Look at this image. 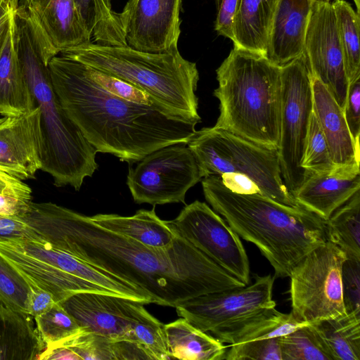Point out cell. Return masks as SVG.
<instances>
[{
    "label": "cell",
    "mask_w": 360,
    "mask_h": 360,
    "mask_svg": "<svg viewBox=\"0 0 360 360\" xmlns=\"http://www.w3.org/2000/svg\"><path fill=\"white\" fill-rule=\"evenodd\" d=\"M20 219L52 248L139 286L154 304L176 307L192 297L246 285L179 235L168 248H149L51 202L32 201Z\"/></svg>",
    "instance_id": "1"
},
{
    "label": "cell",
    "mask_w": 360,
    "mask_h": 360,
    "mask_svg": "<svg viewBox=\"0 0 360 360\" xmlns=\"http://www.w3.org/2000/svg\"><path fill=\"white\" fill-rule=\"evenodd\" d=\"M49 69L64 110L97 153L134 163L164 146L187 144L197 132V121L107 91L91 77L87 66L76 60L57 55Z\"/></svg>",
    "instance_id": "2"
},
{
    "label": "cell",
    "mask_w": 360,
    "mask_h": 360,
    "mask_svg": "<svg viewBox=\"0 0 360 360\" xmlns=\"http://www.w3.org/2000/svg\"><path fill=\"white\" fill-rule=\"evenodd\" d=\"M13 47L41 113L44 140L41 170L58 187L78 191L98 169L97 153L68 117L54 91L49 63L57 54L46 41L22 4L12 12Z\"/></svg>",
    "instance_id": "3"
},
{
    "label": "cell",
    "mask_w": 360,
    "mask_h": 360,
    "mask_svg": "<svg viewBox=\"0 0 360 360\" xmlns=\"http://www.w3.org/2000/svg\"><path fill=\"white\" fill-rule=\"evenodd\" d=\"M202 186L213 210L257 247L275 277H289L305 255L327 241L326 220L301 205H286L260 193L235 192L216 175L203 178Z\"/></svg>",
    "instance_id": "4"
},
{
    "label": "cell",
    "mask_w": 360,
    "mask_h": 360,
    "mask_svg": "<svg viewBox=\"0 0 360 360\" xmlns=\"http://www.w3.org/2000/svg\"><path fill=\"white\" fill-rule=\"evenodd\" d=\"M219 101L214 127L278 149L281 108V67L264 54L233 46L217 69Z\"/></svg>",
    "instance_id": "5"
},
{
    "label": "cell",
    "mask_w": 360,
    "mask_h": 360,
    "mask_svg": "<svg viewBox=\"0 0 360 360\" xmlns=\"http://www.w3.org/2000/svg\"><path fill=\"white\" fill-rule=\"evenodd\" d=\"M60 54L124 80L178 115L201 122L195 95L198 70L178 49L150 53L91 41Z\"/></svg>",
    "instance_id": "6"
},
{
    "label": "cell",
    "mask_w": 360,
    "mask_h": 360,
    "mask_svg": "<svg viewBox=\"0 0 360 360\" xmlns=\"http://www.w3.org/2000/svg\"><path fill=\"white\" fill-rule=\"evenodd\" d=\"M187 145L202 178L240 174L252 181L262 195L286 205H300L283 181L278 149L214 127L197 131Z\"/></svg>",
    "instance_id": "7"
},
{
    "label": "cell",
    "mask_w": 360,
    "mask_h": 360,
    "mask_svg": "<svg viewBox=\"0 0 360 360\" xmlns=\"http://www.w3.org/2000/svg\"><path fill=\"white\" fill-rule=\"evenodd\" d=\"M346 258L341 249L327 240L295 266L289 292L290 313L297 321L311 323L347 314L341 282Z\"/></svg>",
    "instance_id": "8"
},
{
    "label": "cell",
    "mask_w": 360,
    "mask_h": 360,
    "mask_svg": "<svg viewBox=\"0 0 360 360\" xmlns=\"http://www.w3.org/2000/svg\"><path fill=\"white\" fill-rule=\"evenodd\" d=\"M281 81L278 153L283 181L292 195L308 176L301 162L313 112L311 75L303 53L281 67Z\"/></svg>",
    "instance_id": "9"
},
{
    "label": "cell",
    "mask_w": 360,
    "mask_h": 360,
    "mask_svg": "<svg viewBox=\"0 0 360 360\" xmlns=\"http://www.w3.org/2000/svg\"><path fill=\"white\" fill-rule=\"evenodd\" d=\"M202 179L192 151L179 143L155 150L135 167L130 166L127 184L139 204L185 203L186 192Z\"/></svg>",
    "instance_id": "10"
},
{
    "label": "cell",
    "mask_w": 360,
    "mask_h": 360,
    "mask_svg": "<svg viewBox=\"0 0 360 360\" xmlns=\"http://www.w3.org/2000/svg\"><path fill=\"white\" fill-rule=\"evenodd\" d=\"M275 277L256 276L250 285L210 292L180 302L177 315L212 335L229 329L276 304L272 300Z\"/></svg>",
    "instance_id": "11"
},
{
    "label": "cell",
    "mask_w": 360,
    "mask_h": 360,
    "mask_svg": "<svg viewBox=\"0 0 360 360\" xmlns=\"http://www.w3.org/2000/svg\"><path fill=\"white\" fill-rule=\"evenodd\" d=\"M166 221L177 235L249 284L248 257L239 236L205 202L195 200L186 205L174 219Z\"/></svg>",
    "instance_id": "12"
},
{
    "label": "cell",
    "mask_w": 360,
    "mask_h": 360,
    "mask_svg": "<svg viewBox=\"0 0 360 360\" xmlns=\"http://www.w3.org/2000/svg\"><path fill=\"white\" fill-rule=\"evenodd\" d=\"M303 54L311 75L322 82L344 110L349 81L330 1L314 2Z\"/></svg>",
    "instance_id": "13"
},
{
    "label": "cell",
    "mask_w": 360,
    "mask_h": 360,
    "mask_svg": "<svg viewBox=\"0 0 360 360\" xmlns=\"http://www.w3.org/2000/svg\"><path fill=\"white\" fill-rule=\"evenodd\" d=\"M60 304L84 333L112 342L136 343L134 326L146 311L141 302L99 292L76 293Z\"/></svg>",
    "instance_id": "14"
},
{
    "label": "cell",
    "mask_w": 360,
    "mask_h": 360,
    "mask_svg": "<svg viewBox=\"0 0 360 360\" xmlns=\"http://www.w3.org/2000/svg\"><path fill=\"white\" fill-rule=\"evenodd\" d=\"M182 0H129L120 13L126 42L138 51L178 49Z\"/></svg>",
    "instance_id": "15"
},
{
    "label": "cell",
    "mask_w": 360,
    "mask_h": 360,
    "mask_svg": "<svg viewBox=\"0 0 360 360\" xmlns=\"http://www.w3.org/2000/svg\"><path fill=\"white\" fill-rule=\"evenodd\" d=\"M44 140L37 105L16 117L0 118V167L22 180L35 178L41 169Z\"/></svg>",
    "instance_id": "16"
},
{
    "label": "cell",
    "mask_w": 360,
    "mask_h": 360,
    "mask_svg": "<svg viewBox=\"0 0 360 360\" xmlns=\"http://www.w3.org/2000/svg\"><path fill=\"white\" fill-rule=\"evenodd\" d=\"M3 240L15 250L95 284L114 295L139 301L144 304L154 302L153 297L139 286L96 268L66 252L52 248L45 242L22 238Z\"/></svg>",
    "instance_id": "17"
},
{
    "label": "cell",
    "mask_w": 360,
    "mask_h": 360,
    "mask_svg": "<svg viewBox=\"0 0 360 360\" xmlns=\"http://www.w3.org/2000/svg\"><path fill=\"white\" fill-rule=\"evenodd\" d=\"M358 191L359 165H334L328 170L309 174L292 195L300 205L327 220Z\"/></svg>",
    "instance_id": "18"
},
{
    "label": "cell",
    "mask_w": 360,
    "mask_h": 360,
    "mask_svg": "<svg viewBox=\"0 0 360 360\" xmlns=\"http://www.w3.org/2000/svg\"><path fill=\"white\" fill-rule=\"evenodd\" d=\"M21 4L57 55L91 42L74 0H23Z\"/></svg>",
    "instance_id": "19"
},
{
    "label": "cell",
    "mask_w": 360,
    "mask_h": 360,
    "mask_svg": "<svg viewBox=\"0 0 360 360\" xmlns=\"http://www.w3.org/2000/svg\"><path fill=\"white\" fill-rule=\"evenodd\" d=\"M316 0H278L265 56L282 67L303 53L307 30Z\"/></svg>",
    "instance_id": "20"
},
{
    "label": "cell",
    "mask_w": 360,
    "mask_h": 360,
    "mask_svg": "<svg viewBox=\"0 0 360 360\" xmlns=\"http://www.w3.org/2000/svg\"><path fill=\"white\" fill-rule=\"evenodd\" d=\"M313 111L323 131L334 165H359V150L349 131L344 110L328 89L311 76Z\"/></svg>",
    "instance_id": "21"
},
{
    "label": "cell",
    "mask_w": 360,
    "mask_h": 360,
    "mask_svg": "<svg viewBox=\"0 0 360 360\" xmlns=\"http://www.w3.org/2000/svg\"><path fill=\"white\" fill-rule=\"evenodd\" d=\"M45 349L34 318L0 302V360H38Z\"/></svg>",
    "instance_id": "22"
},
{
    "label": "cell",
    "mask_w": 360,
    "mask_h": 360,
    "mask_svg": "<svg viewBox=\"0 0 360 360\" xmlns=\"http://www.w3.org/2000/svg\"><path fill=\"white\" fill-rule=\"evenodd\" d=\"M90 218L103 228L155 249L168 248L177 236L167 221L158 217L154 209L139 210L130 217L98 214Z\"/></svg>",
    "instance_id": "23"
},
{
    "label": "cell",
    "mask_w": 360,
    "mask_h": 360,
    "mask_svg": "<svg viewBox=\"0 0 360 360\" xmlns=\"http://www.w3.org/2000/svg\"><path fill=\"white\" fill-rule=\"evenodd\" d=\"M278 0H238L233 20V46L265 55Z\"/></svg>",
    "instance_id": "24"
},
{
    "label": "cell",
    "mask_w": 360,
    "mask_h": 360,
    "mask_svg": "<svg viewBox=\"0 0 360 360\" xmlns=\"http://www.w3.org/2000/svg\"><path fill=\"white\" fill-rule=\"evenodd\" d=\"M37 106L16 56L11 32L0 54V115L16 117Z\"/></svg>",
    "instance_id": "25"
},
{
    "label": "cell",
    "mask_w": 360,
    "mask_h": 360,
    "mask_svg": "<svg viewBox=\"0 0 360 360\" xmlns=\"http://www.w3.org/2000/svg\"><path fill=\"white\" fill-rule=\"evenodd\" d=\"M164 330L170 359H224L226 347L184 318L164 325Z\"/></svg>",
    "instance_id": "26"
},
{
    "label": "cell",
    "mask_w": 360,
    "mask_h": 360,
    "mask_svg": "<svg viewBox=\"0 0 360 360\" xmlns=\"http://www.w3.org/2000/svg\"><path fill=\"white\" fill-rule=\"evenodd\" d=\"M311 324L300 322L294 316L269 308L229 329L213 335L221 342L230 345L279 338Z\"/></svg>",
    "instance_id": "27"
},
{
    "label": "cell",
    "mask_w": 360,
    "mask_h": 360,
    "mask_svg": "<svg viewBox=\"0 0 360 360\" xmlns=\"http://www.w3.org/2000/svg\"><path fill=\"white\" fill-rule=\"evenodd\" d=\"M311 326L332 360H360V314H347Z\"/></svg>",
    "instance_id": "28"
},
{
    "label": "cell",
    "mask_w": 360,
    "mask_h": 360,
    "mask_svg": "<svg viewBox=\"0 0 360 360\" xmlns=\"http://www.w3.org/2000/svg\"><path fill=\"white\" fill-rule=\"evenodd\" d=\"M84 25L95 44L127 46L120 13L112 11L110 0H74Z\"/></svg>",
    "instance_id": "29"
},
{
    "label": "cell",
    "mask_w": 360,
    "mask_h": 360,
    "mask_svg": "<svg viewBox=\"0 0 360 360\" xmlns=\"http://www.w3.org/2000/svg\"><path fill=\"white\" fill-rule=\"evenodd\" d=\"M326 234L347 258L360 261V191L326 220Z\"/></svg>",
    "instance_id": "30"
},
{
    "label": "cell",
    "mask_w": 360,
    "mask_h": 360,
    "mask_svg": "<svg viewBox=\"0 0 360 360\" xmlns=\"http://www.w3.org/2000/svg\"><path fill=\"white\" fill-rule=\"evenodd\" d=\"M349 84L360 76L359 13L345 0L332 2Z\"/></svg>",
    "instance_id": "31"
},
{
    "label": "cell",
    "mask_w": 360,
    "mask_h": 360,
    "mask_svg": "<svg viewBox=\"0 0 360 360\" xmlns=\"http://www.w3.org/2000/svg\"><path fill=\"white\" fill-rule=\"evenodd\" d=\"M34 319L46 349L57 346L84 332L76 320L58 302Z\"/></svg>",
    "instance_id": "32"
},
{
    "label": "cell",
    "mask_w": 360,
    "mask_h": 360,
    "mask_svg": "<svg viewBox=\"0 0 360 360\" xmlns=\"http://www.w3.org/2000/svg\"><path fill=\"white\" fill-rule=\"evenodd\" d=\"M281 360H332L311 323L280 337Z\"/></svg>",
    "instance_id": "33"
},
{
    "label": "cell",
    "mask_w": 360,
    "mask_h": 360,
    "mask_svg": "<svg viewBox=\"0 0 360 360\" xmlns=\"http://www.w3.org/2000/svg\"><path fill=\"white\" fill-rule=\"evenodd\" d=\"M31 283L0 255V302L8 307L28 314Z\"/></svg>",
    "instance_id": "34"
},
{
    "label": "cell",
    "mask_w": 360,
    "mask_h": 360,
    "mask_svg": "<svg viewBox=\"0 0 360 360\" xmlns=\"http://www.w3.org/2000/svg\"><path fill=\"white\" fill-rule=\"evenodd\" d=\"M31 202L30 187L0 167V215L22 217Z\"/></svg>",
    "instance_id": "35"
},
{
    "label": "cell",
    "mask_w": 360,
    "mask_h": 360,
    "mask_svg": "<svg viewBox=\"0 0 360 360\" xmlns=\"http://www.w3.org/2000/svg\"><path fill=\"white\" fill-rule=\"evenodd\" d=\"M134 334L136 343L146 353L149 359H170L164 324L147 310L134 325Z\"/></svg>",
    "instance_id": "36"
},
{
    "label": "cell",
    "mask_w": 360,
    "mask_h": 360,
    "mask_svg": "<svg viewBox=\"0 0 360 360\" xmlns=\"http://www.w3.org/2000/svg\"><path fill=\"white\" fill-rule=\"evenodd\" d=\"M333 165L325 136L313 111L308 127L301 166L309 174L328 170Z\"/></svg>",
    "instance_id": "37"
},
{
    "label": "cell",
    "mask_w": 360,
    "mask_h": 360,
    "mask_svg": "<svg viewBox=\"0 0 360 360\" xmlns=\"http://www.w3.org/2000/svg\"><path fill=\"white\" fill-rule=\"evenodd\" d=\"M57 346L68 347L81 360H117L115 342L94 333L83 332Z\"/></svg>",
    "instance_id": "38"
},
{
    "label": "cell",
    "mask_w": 360,
    "mask_h": 360,
    "mask_svg": "<svg viewBox=\"0 0 360 360\" xmlns=\"http://www.w3.org/2000/svg\"><path fill=\"white\" fill-rule=\"evenodd\" d=\"M227 360H281L280 337L231 345Z\"/></svg>",
    "instance_id": "39"
},
{
    "label": "cell",
    "mask_w": 360,
    "mask_h": 360,
    "mask_svg": "<svg viewBox=\"0 0 360 360\" xmlns=\"http://www.w3.org/2000/svg\"><path fill=\"white\" fill-rule=\"evenodd\" d=\"M86 66L91 77L107 91L129 101L163 106L135 86L116 77Z\"/></svg>",
    "instance_id": "40"
},
{
    "label": "cell",
    "mask_w": 360,
    "mask_h": 360,
    "mask_svg": "<svg viewBox=\"0 0 360 360\" xmlns=\"http://www.w3.org/2000/svg\"><path fill=\"white\" fill-rule=\"evenodd\" d=\"M342 297L347 314H360V261L346 258L341 269Z\"/></svg>",
    "instance_id": "41"
},
{
    "label": "cell",
    "mask_w": 360,
    "mask_h": 360,
    "mask_svg": "<svg viewBox=\"0 0 360 360\" xmlns=\"http://www.w3.org/2000/svg\"><path fill=\"white\" fill-rule=\"evenodd\" d=\"M345 118L354 145L359 150L360 136V76L349 84Z\"/></svg>",
    "instance_id": "42"
},
{
    "label": "cell",
    "mask_w": 360,
    "mask_h": 360,
    "mask_svg": "<svg viewBox=\"0 0 360 360\" xmlns=\"http://www.w3.org/2000/svg\"><path fill=\"white\" fill-rule=\"evenodd\" d=\"M238 0H216L214 29L219 35L233 41V20Z\"/></svg>",
    "instance_id": "43"
},
{
    "label": "cell",
    "mask_w": 360,
    "mask_h": 360,
    "mask_svg": "<svg viewBox=\"0 0 360 360\" xmlns=\"http://www.w3.org/2000/svg\"><path fill=\"white\" fill-rule=\"evenodd\" d=\"M15 238L44 242L39 236L19 217L0 215V239Z\"/></svg>",
    "instance_id": "44"
},
{
    "label": "cell",
    "mask_w": 360,
    "mask_h": 360,
    "mask_svg": "<svg viewBox=\"0 0 360 360\" xmlns=\"http://www.w3.org/2000/svg\"><path fill=\"white\" fill-rule=\"evenodd\" d=\"M56 303L52 294L31 283L28 305L30 315L33 318L39 316L51 309Z\"/></svg>",
    "instance_id": "45"
},
{
    "label": "cell",
    "mask_w": 360,
    "mask_h": 360,
    "mask_svg": "<svg viewBox=\"0 0 360 360\" xmlns=\"http://www.w3.org/2000/svg\"><path fill=\"white\" fill-rule=\"evenodd\" d=\"M38 360H81L79 356L66 346L46 348Z\"/></svg>",
    "instance_id": "46"
},
{
    "label": "cell",
    "mask_w": 360,
    "mask_h": 360,
    "mask_svg": "<svg viewBox=\"0 0 360 360\" xmlns=\"http://www.w3.org/2000/svg\"><path fill=\"white\" fill-rule=\"evenodd\" d=\"M14 7L0 18V54L11 32L12 12Z\"/></svg>",
    "instance_id": "47"
},
{
    "label": "cell",
    "mask_w": 360,
    "mask_h": 360,
    "mask_svg": "<svg viewBox=\"0 0 360 360\" xmlns=\"http://www.w3.org/2000/svg\"><path fill=\"white\" fill-rule=\"evenodd\" d=\"M18 4V1L13 4H8L0 1V18L10 11L15 5Z\"/></svg>",
    "instance_id": "48"
},
{
    "label": "cell",
    "mask_w": 360,
    "mask_h": 360,
    "mask_svg": "<svg viewBox=\"0 0 360 360\" xmlns=\"http://www.w3.org/2000/svg\"><path fill=\"white\" fill-rule=\"evenodd\" d=\"M354 3H355V5L356 6V12L358 13H359V11H360V8H359V6H360V0H354Z\"/></svg>",
    "instance_id": "49"
},
{
    "label": "cell",
    "mask_w": 360,
    "mask_h": 360,
    "mask_svg": "<svg viewBox=\"0 0 360 360\" xmlns=\"http://www.w3.org/2000/svg\"><path fill=\"white\" fill-rule=\"evenodd\" d=\"M0 1L8 3V4H13L14 2L18 1V0H0Z\"/></svg>",
    "instance_id": "50"
},
{
    "label": "cell",
    "mask_w": 360,
    "mask_h": 360,
    "mask_svg": "<svg viewBox=\"0 0 360 360\" xmlns=\"http://www.w3.org/2000/svg\"><path fill=\"white\" fill-rule=\"evenodd\" d=\"M324 1H332V0H324Z\"/></svg>",
    "instance_id": "51"
}]
</instances>
